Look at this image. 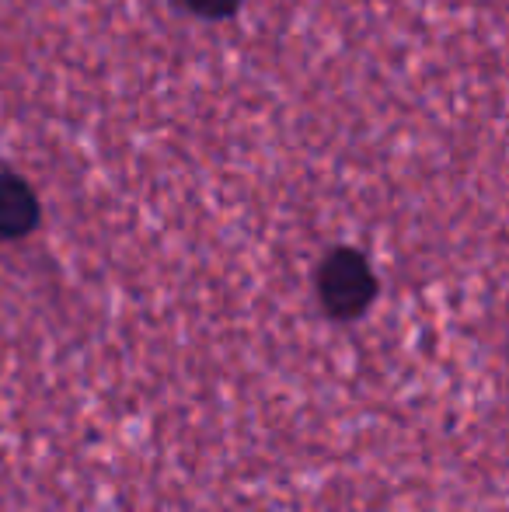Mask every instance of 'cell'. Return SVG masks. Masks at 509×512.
Listing matches in <instances>:
<instances>
[{
    "instance_id": "3957f363",
    "label": "cell",
    "mask_w": 509,
    "mask_h": 512,
    "mask_svg": "<svg viewBox=\"0 0 509 512\" xmlns=\"http://www.w3.org/2000/svg\"><path fill=\"white\" fill-rule=\"evenodd\" d=\"M178 4L192 14H203V18H227L238 11L241 0H178Z\"/></svg>"
},
{
    "instance_id": "6da1fadb",
    "label": "cell",
    "mask_w": 509,
    "mask_h": 512,
    "mask_svg": "<svg viewBox=\"0 0 509 512\" xmlns=\"http://www.w3.org/2000/svg\"><path fill=\"white\" fill-rule=\"evenodd\" d=\"M321 300L332 314L353 317L374 297V272H370L367 258L356 251H335L325 265H321Z\"/></svg>"
},
{
    "instance_id": "7a4b0ae2",
    "label": "cell",
    "mask_w": 509,
    "mask_h": 512,
    "mask_svg": "<svg viewBox=\"0 0 509 512\" xmlns=\"http://www.w3.org/2000/svg\"><path fill=\"white\" fill-rule=\"evenodd\" d=\"M39 220V203L28 182L18 175H0V237H25Z\"/></svg>"
}]
</instances>
